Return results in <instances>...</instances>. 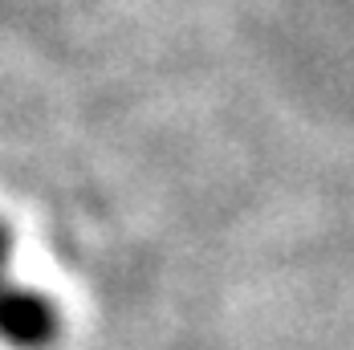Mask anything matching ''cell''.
<instances>
[{"label":"cell","mask_w":354,"mask_h":350,"mask_svg":"<svg viewBox=\"0 0 354 350\" xmlns=\"http://www.w3.org/2000/svg\"><path fill=\"white\" fill-rule=\"evenodd\" d=\"M4 261H8V237H4V228H0V269H4Z\"/></svg>","instance_id":"cell-2"},{"label":"cell","mask_w":354,"mask_h":350,"mask_svg":"<svg viewBox=\"0 0 354 350\" xmlns=\"http://www.w3.org/2000/svg\"><path fill=\"white\" fill-rule=\"evenodd\" d=\"M57 330V314L41 293L0 289V334L17 347H45Z\"/></svg>","instance_id":"cell-1"}]
</instances>
